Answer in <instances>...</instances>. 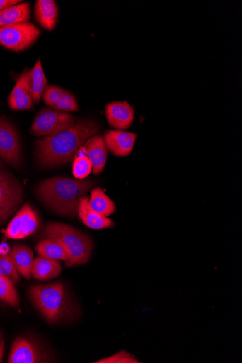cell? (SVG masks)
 I'll return each instance as SVG.
<instances>
[{"label": "cell", "mask_w": 242, "mask_h": 363, "mask_svg": "<svg viewBox=\"0 0 242 363\" xmlns=\"http://www.w3.org/2000/svg\"><path fill=\"white\" fill-rule=\"evenodd\" d=\"M100 129L98 122L86 119L59 133L38 141L36 150L39 163L45 167H57L68 163Z\"/></svg>", "instance_id": "cell-1"}, {"label": "cell", "mask_w": 242, "mask_h": 363, "mask_svg": "<svg viewBox=\"0 0 242 363\" xmlns=\"http://www.w3.org/2000/svg\"><path fill=\"white\" fill-rule=\"evenodd\" d=\"M96 184L93 180L53 177L39 185L37 194L51 210L62 216L74 217L78 213L81 198Z\"/></svg>", "instance_id": "cell-2"}, {"label": "cell", "mask_w": 242, "mask_h": 363, "mask_svg": "<svg viewBox=\"0 0 242 363\" xmlns=\"http://www.w3.org/2000/svg\"><path fill=\"white\" fill-rule=\"evenodd\" d=\"M29 291L36 308L48 323L54 324L74 316L76 309L62 282L35 285Z\"/></svg>", "instance_id": "cell-3"}, {"label": "cell", "mask_w": 242, "mask_h": 363, "mask_svg": "<svg viewBox=\"0 0 242 363\" xmlns=\"http://www.w3.org/2000/svg\"><path fill=\"white\" fill-rule=\"evenodd\" d=\"M47 239L62 243L69 255L67 267H74L88 262L93 253V243L87 235L73 226L62 223L50 222L45 228Z\"/></svg>", "instance_id": "cell-4"}, {"label": "cell", "mask_w": 242, "mask_h": 363, "mask_svg": "<svg viewBox=\"0 0 242 363\" xmlns=\"http://www.w3.org/2000/svg\"><path fill=\"white\" fill-rule=\"evenodd\" d=\"M40 31L33 23H21L0 27V44L16 51H22L36 42Z\"/></svg>", "instance_id": "cell-5"}, {"label": "cell", "mask_w": 242, "mask_h": 363, "mask_svg": "<svg viewBox=\"0 0 242 363\" xmlns=\"http://www.w3.org/2000/svg\"><path fill=\"white\" fill-rule=\"evenodd\" d=\"M75 124V117L69 113L43 109L36 116L31 132L36 137H48L71 128Z\"/></svg>", "instance_id": "cell-6"}, {"label": "cell", "mask_w": 242, "mask_h": 363, "mask_svg": "<svg viewBox=\"0 0 242 363\" xmlns=\"http://www.w3.org/2000/svg\"><path fill=\"white\" fill-rule=\"evenodd\" d=\"M0 157L15 168L21 164L19 137L15 128L4 119H0Z\"/></svg>", "instance_id": "cell-7"}, {"label": "cell", "mask_w": 242, "mask_h": 363, "mask_svg": "<svg viewBox=\"0 0 242 363\" xmlns=\"http://www.w3.org/2000/svg\"><path fill=\"white\" fill-rule=\"evenodd\" d=\"M21 199L22 189L19 185L0 169V223L16 210Z\"/></svg>", "instance_id": "cell-8"}, {"label": "cell", "mask_w": 242, "mask_h": 363, "mask_svg": "<svg viewBox=\"0 0 242 363\" xmlns=\"http://www.w3.org/2000/svg\"><path fill=\"white\" fill-rule=\"evenodd\" d=\"M39 220L31 206L26 204L22 207L8 225L6 235L13 240L25 238L36 232Z\"/></svg>", "instance_id": "cell-9"}, {"label": "cell", "mask_w": 242, "mask_h": 363, "mask_svg": "<svg viewBox=\"0 0 242 363\" xmlns=\"http://www.w3.org/2000/svg\"><path fill=\"white\" fill-rule=\"evenodd\" d=\"M44 353L33 342L22 337L13 342L9 355V363L47 362Z\"/></svg>", "instance_id": "cell-10"}, {"label": "cell", "mask_w": 242, "mask_h": 363, "mask_svg": "<svg viewBox=\"0 0 242 363\" xmlns=\"http://www.w3.org/2000/svg\"><path fill=\"white\" fill-rule=\"evenodd\" d=\"M137 135L132 132L110 130L106 132L104 141L113 155L125 157L129 155L134 147Z\"/></svg>", "instance_id": "cell-11"}, {"label": "cell", "mask_w": 242, "mask_h": 363, "mask_svg": "<svg viewBox=\"0 0 242 363\" xmlns=\"http://www.w3.org/2000/svg\"><path fill=\"white\" fill-rule=\"evenodd\" d=\"M105 115L109 125L117 129H128L134 120V110L126 101L108 104Z\"/></svg>", "instance_id": "cell-12"}, {"label": "cell", "mask_w": 242, "mask_h": 363, "mask_svg": "<svg viewBox=\"0 0 242 363\" xmlns=\"http://www.w3.org/2000/svg\"><path fill=\"white\" fill-rule=\"evenodd\" d=\"M9 106L14 111L33 108V101L30 87L29 72L25 71L19 77L9 97Z\"/></svg>", "instance_id": "cell-13"}, {"label": "cell", "mask_w": 242, "mask_h": 363, "mask_svg": "<svg viewBox=\"0 0 242 363\" xmlns=\"http://www.w3.org/2000/svg\"><path fill=\"white\" fill-rule=\"evenodd\" d=\"M82 148L92 163L94 174H100L105 167L108 157L107 147L103 138L100 135L92 137L86 141Z\"/></svg>", "instance_id": "cell-14"}, {"label": "cell", "mask_w": 242, "mask_h": 363, "mask_svg": "<svg viewBox=\"0 0 242 363\" xmlns=\"http://www.w3.org/2000/svg\"><path fill=\"white\" fill-rule=\"evenodd\" d=\"M8 255L19 274L26 279H31L35 261L33 250L25 245H16L12 247Z\"/></svg>", "instance_id": "cell-15"}, {"label": "cell", "mask_w": 242, "mask_h": 363, "mask_svg": "<svg viewBox=\"0 0 242 363\" xmlns=\"http://www.w3.org/2000/svg\"><path fill=\"white\" fill-rule=\"evenodd\" d=\"M78 215L83 223L92 229L101 230L112 228L114 225V222L112 220L102 216L91 209L87 196L81 198Z\"/></svg>", "instance_id": "cell-16"}, {"label": "cell", "mask_w": 242, "mask_h": 363, "mask_svg": "<svg viewBox=\"0 0 242 363\" xmlns=\"http://www.w3.org/2000/svg\"><path fill=\"white\" fill-rule=\"evenodd\" d=\"M62 266L59 260L39 256L34 261L32 277L38 281H50L60 275Z\"/></svg>", "instance_id": "cell-17"}, {"label": "cell", "mask_w": 242, "mask_h": 363, "mask_svg": "<svg viewBox=\"0 0 242 363\" xmlns=\"http://www.w3.org/2000/svg\"><path fill=\"white\" fill-rule=\"evenodd\" d=\"M35 16L40 24L48 30L55 28L57 18V6L53 0H38L36 4Z\"/></svg>", "instance_id": "cell-18"}, {"label": "cell", "mask_w": 242, "mask_h": 363, "mask_svg": "<svg viewBox=\"0 0 242 363\" xmlns=\"http://www.w3.org/2000/svg\"><path fill=\"white\" fill-rule=\"evenodd\" d=\"M88 205L93 211L107 218L115 213L116 211L115 203L100 187L91 191Z\"/></svg>", "instance_id": "cell-19"}, {"label": "cell", "mask_w": 242, "mask_h": 363, "mask_svg": "<svg viewBox=\"0 0 242 363\" xmlns=\"http://www.w3.org/2000/svg\"><path fill=\"white\" fill-rule=\"evenodd\" d=\"M39 256L56 260L68 261L69 255L65 247L53 239L40 241L36 247Z\"/></svg>", "instance_id": "cell-20"}, {"label": "cell", "mask_w": 242, "mask_h": 363, "mask_svg": "<svg viewBox=\"0 0 242 363\" xmlns=\"http://www.w3.org/2000/svg\"><path fill=\"white\" fill-rule=\"evenodd\" d=\"M30 19V6L22 4L0 11V27L26 23Z\"/></svg>", "instance_id": "cell-21"}, {"label": "cell", "mask_w": 242, "mask_h": 363, "mask_svg": "<svg viewBox=\"0 0 242 363\" xmlns=\"http://www.w3.org/2000/svg\"><path fill=\"white\" fill-rule=\"evenodd\" d=\"M29 82L33 103L38 104L40 101L47 83L40 60L38 61L33 69L29 72Z\"/></svg>", "instance_id": "cell-22"}, {"label": "cell", "mask_w": 242, "mask_h": 363, "mask_svg": "<svg viewBox=\"0 0 242 363\" xmlns=\"http://www.w3.org/2000/svg\"><path fill=\"white\" fill-rule=\"evenodd\" d=\"M0 301L14 308L19 306L18 294L13 282L4 277H0Z\"/></svg>", "instance_id": "cell-23"}, {"label": "cell", "mask_w": 242, "mask_h": 363, "mask_svg": "<svg viewBox=\"0 0 242 363\" xmlns=\"http://www.w3.org/2000/svg\"><path fill=\"white\" fill-rule=\"evenodd\" d=\"M0 277L8 278L13 283H18L21 280L20 274L8 254H0Z\"/></svg>", "instance_id": "cell-24"}, {"label": "cell", "mask_w": 242, "mask_h": 363, "mask_svg": "<svg viewBox=\"0 0 242 363\" xmlns=\"http://www.w3.org/2000/svg\"><path fill=\"white\" fill-rule=\"evenodd\" d=\"M92 171V163L86 155H80L74 159L73 174L77 179H85Z\"/></svg>", "instance_id": "cell-25"}, {"label": "cell", "mask_w": 242, "mask_h": 363, "mask_svg": "<svg viewBox=\"0 0 242 363\" xmlns=\"http://www.w3.org/2000/svg\"><path fill=\"white\" fill-rule=\"evenodd\" d=\"M65 89L56 86H47L43 93V100L47 106L54 109Z\"/></svg>", "instance_id": "cell-26"}, {"label": "cell", "mask_w": 242, "mask_h": 363, "mask_svg": "<svg viewBox=\"0 0 242 363\" xmlns=\"http://www.w3.org/2000/svg\"><path fill=\"white\" fill-rule=\"evenodd\" d=\"M54 109L57 111L76 112L79 111V105L75 96L69 91L65 90Z\"/></svg>", "instance_id": "cell-27"}, {"label": "cell", "mask_w": 242, "mask_h": 363, "mask_svg": "<svg viewBox=\"0 0 242 363\" xmlns=\"http://www.w3.org/2000/svg\"><path fill=\"white\" fill-rule=\"evenodd\" d=\"M96 363H138L140 362L132 355L125 350L110 356L107 358L98 360Z\"/></svg>", "instance_id": "cell-28"}, {"label": "cell", "mask_w": 242, "mask_h": 363, "mask_svg": "<svg viewBox=\"0 0 242 363\" xmlns=\"http://www.w3.org/2000/svg\"><path fill=\"white\" fill-rule=\"evenodd\" d=\"M21 3L17 0H0V11Z\"/></svg>", "instance_id": "cell-29"}, {"label": "cell", "mask_w": 242, "mask_h": 363, "mask_svg": "<svg viewBox=\"0 0 242 363\" xmlns=\"http://www.w3.org/2000/svg\"><path fill=\"white\" fill-rule=\"evenodd\" d=\"M5 347V340L1 333H0V362H3Z\"/></svg>", "instance_id": "cell-30"}]
</instances>
